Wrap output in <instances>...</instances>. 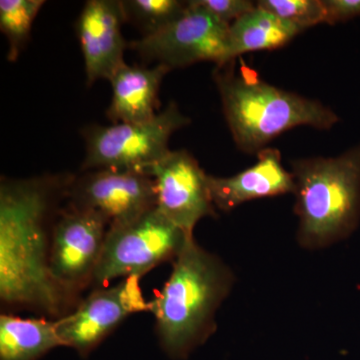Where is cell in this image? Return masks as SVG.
<instances>
[{"instance_id": "6da1fadb", "label": "cell", "mask_w": 360, "mask_h": 360, "mask_svg": "<svg viewBox=\"0 0 360 360\" xmlns=\"http://www.w3.org/2000/svg\"><path fill=\"white\" fill-rule=\"evenodd\" d=\"M73 175L0 182V298L9 307L60 319L70 302L49 269L51 227Z\"/></svg>"}, {"instance_id": "7a4b0ae2", "label": "cell", "mask_w": 360, "mask_h": 360, "mask_svg": "<svg viewBox=\"0 0 360 360\" xmlns=\"http://www.w3.org/2000/svg\"><path fill=\"white\" fill-rule=\"evenodd\" d=\"M231 285V272L219 258L194 238L187 239L169 278L150 302L156 336L169 359H187L212 335L215 311Z\"/></svg>"}, {"instance_id": "3957f363", "label": "cell", "mask_w": 360, "mask_h": 360, "mask_svg": "<svg viewBox=\"0 0 360 360\" xmlns=\"http://www.w3.org/2000/svg\"><path fill=\"white\" fill-rule=\"evenodd\" d=\"M213 79L232 137L241 150L259 153L276 136L296 127L330 129L338 115L319 101L267 84L236 59L217 66Z\"/></svg>"}, {"instance_id": "277c9868", "label": "cell", "mask_w": 360, "mask_h": 360, "mask_svg": "<svg viewBox=\"0 0 360 360\" xmlns=\"http://www.w3.org/2000/svg\"><path fill=\"white\" fill-rule=\"evenodd\" d=\"M296 213L303 245L347 236L360 215V144L336 158L293 161Z\"/></svg>"}, {"instance_id": "5b68a950", "label": "cell", "mask_w": 360, "mask_h": 360, "mask_svg": "<svg viewBox=\"0 0 360 360\" xmlns=\"http://www.w3.org/2000/svg\"><path fill=\"white\" fill-rule=\"evenodd\" d=\"M191 118L172 101L148 122L89 125L82 135L85 158L82 172L96 169L148 174L153 165L170 153L168 142L175 131L187 127Z\"/></svg>"}, {"instance_id": "8992f818", "label": "cell", "mask_w": 360, "mask_h": 360, "mask_svg": "<svg viewBox=\"0 0 360 360\" xmlns=\"http://www.w3.org/2000/svg\"><path fill=\"white\" fill-rule=\"evenodd\" d=\"M191 238L158 207L124 224L110 225L91 284L142 277L162 262L174 260Z\"/></svg>"}, {"instance_id": "52a82bcc", "label": "cell", "mask_w": 360, "mask_h": 360, "mask_svg": "<svg viewBox=\"0 0 360 360\" xmlns=\"http://www.w3.org/2000/svg\"><path fill=\"white\" fill-rule=\"evenodd\" d=\"M110 226L98 212L70 203L56 213L51 227L49 269L70 304L91 284Z\"/></svg>"}, {"instance_id": "ba28073f", "label": "cell", "mask_w": 360, "mask_h": 360, "mask_svg": "<svg viewBox=\"0 0 360 360\" xmlns=\"http://www.w3.org/2000/svg\"><path fill=\"white\" fill-rule=\"evenodd\" d=\"M229 25L191 0L176 20L151 37L129 42V49L146 63L170 70L201 61L221 66L229 63Z\"/></svg>"}, {"instance_id": "9c48e42d", "label": "cell", "mask_w": 360, "mask_h": 360, "mask_svg": "<svg viewBox=\"0 0 360 360\" xmlns=\"http://www.w3.org/2000/svg\"><path fill=\"white\" fill-rule=\"evenodd\" d=\"M141 279L127 277L116 285L96 288L75 310L56 319L63 347L87 357L129 315L150 311V302H146L142 293Z\"/></svg>"}, {"instance_id": "30bf717a", "label": "cell", "mask_w": 360, "mask_h": 360, "mask_svg": "<svg viewBox=\"0 0 360 360\" xmlns=\"http://www.w3.org/2000/svg\"><path fill=\"white\" fill-rule=\"evenodd\" d=\"M66 198L70 205L98 212L110 225L124 224L156 207L155 181L146 172H84L72 176Z\"/></svg>"}, {"instance_id": "8fae6325", "label": "cell", "mask_w": 360, "mask_h": 360, "mask_svg": "<svg viewBox=\"0 0 360 360\" xmlns=\"http://www.w3.org/2000/svg\"><path fill=\"white\" fill-rule=\"evenodd\" d=\"M148 174L155 184L156 207L188 236L201 219L214 217L208 174L186 149L170 150Z\"/></svg>"}, {"instance_id": "7c38bea8", "label": "cell", "mask_w": 360, "mask_h": 360, "mask_svg": "<svg viewBox=\"0 0 360 360\" xmlns=\"http://www.w3.org/2000/svg\"><path fill=\"white\" fill-rule=\"evenodd\" d=\"M125 22L120 0H89L77 20L78 40L84 54L86 84L110 80L124 65L129 44L123 37Z\"/></svg>"}, {"instance_id": "4fadbf2b", "label": "cell", "mask_w": 360, "mask_h": 360, "mask_svg": "<svg viewBox=\"0 0 360 360\" xmlns=\"http://www.w3.org/2000/svg\"><path fill=\"white\" fill-rule=\"evenodd\" d=\"M253 167L231 177L208 175V187L213 205L222 212H231L246 201L295 193L292 174L283 167L277 149L264 148L257 153Z\"/></svg>"}, {"instance_id": "5bb4252c", "label": "cell", "mask_w": 360, "mask_h": 360, "mask_svg": "<svg viewBox=\"0 0 360 360\" xmlns=\"http://www.w3.org/2000/svg\"><path fill=\"white\" fill-rule=\"evenodd\" d=\"M161 65L120 66L111 77L112 98L106 116L112 123H141L153 120L160 108V89L170 72Z\"/></svg>"}, {"instance_id": "9a60e30c", "label": "cell", "mask_w": 360, "mask_h": 360, "mask_svg": "<svg viewBox=\"0 0 360 360\" xmlns=\"http://www.w3.org/2000/svg\"><path fill=\"white\" fill-rule=\"evenodd\" d=\"M302 32V28L257 4L229 26V63L248 52L283 47Z\"/></svg>"}, {"instance_id": "2e32d148", "label": "cell", "mask_w": 360, "mask_h": 360, "mask_svg": "<svg viewBox=\"0 0 360 360\" xmlns=\"http://www.w3.org/2000/svg\"><path fill=\"white\" fill-rule=\"evenodd\" d=\"M59 347L56 319L0 316V360H39Z\"/></svg>"}, {"instance_id": "e0dca14e", "label": "cell", "mask_w": 360, "mask_h": 360, "mask_svg": "<svg viewBox=\"0 0 360 360\" xmlns=\"http://www.w3.org/2000/svg\"><path fill=\"white\" fill-rule=\"evenodd\" d=\"M44 0H1L0 1V30L8 42L7 59L18 60L30 39L32 27Z\"/></svg>"}, {"instance_id": "ac0fdd59", "label": "cell", "mask_w": 360, "mask_h": 360, "mask_svg": "<svg viewBox=\"0 0 360 360\" xmlns=\"http://www.w3.org/2000/svg\"><path fill=\"white\" fill-rule=\"evenodd\" d=\"M125 22L134 25L141 37L160 32L186 11L188 1L179 0H120Z\"/></svg>"}, {"instance_id": "d6986e66", "label": "cell", "mask_w": 360, "mask_h": 360, "mask_svg": "<svg viewBox=\"0 0 360 360\" xmlns=\"http://www.w3.org/2000/svg\"><path fill=\"white\" fill-rule=\"evenodd\" d=\"M257 4L302 30L326 23V11L322 0H262Z\"/></svg>"}, {"instance_id": "ffe728a7", "label": "cell", "mask_w": 360, "mask_h": 360, "mask_svg": "<svg viewBox=\"0 0 360 360\" xmlns=\"http://www.w3.org/2000/svg\"><path fill=\"white\" fill-rule=\"evenodd\" d=\"M195 2L229 26L257 6V4L250 0H195Z\"/></svg>"}, {"instance_id": "44dd1931", "label": "cell", "mask_w": 360, "mask_h": 360, "mask_svg": "<svg viewBox=\"0 0 360 360\" xmlns=\"http://www.w3.org/2000/svg\"><path fill=\"white\" fill-rule=\"evenodd\" d=\"M326 23L335 25L360 16V0H322Z\"/></svg>"}]
</instances>
